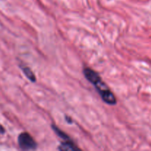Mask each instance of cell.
Returning a JSON list of instances; mask_svg holds the SVG:
<instances>
[{"mask_svg":"<svg viewBox=\"0 0 151 151\" xmlns=\"http://www.w3.org/2000/svg\"><path fill=\"white\" fill-rule=\"evenodd\" d=\"M19 145L22 150H35L37 144L28 133H22L18 138Z\"/></svg>","mask_w":151,"mask_h":151,"instance_id":"obj_1","label":"cell"},{"mask_svg":"<svg viewBox=\"0 0 151 151\" xmlns=\"http://www.w3.org/2000/svg\"><path fill=\"white\" fill-rule=\"evenodd\" d=\"M58 150H78L77 146H75L71 140H66L64 142L61 143L58 147Z\"/></svg>","mask_w":151,"mask_h":151,"instance_id":"obj_2","label":"cell"},{"mask_svg":"<svg viewBox=\"0 0 151 151\" xmlns=\"http://www.w3.org/2000/svg\"><path fill=\"white\" fill-rule=\"evenodd\" d=\"M22 71H23L24 75H26V77L29 81H32V82H35L36 78H35V75H34L33 72H32V70L29 67H22Z\"/></svg>","mask_w":151,"mask_h":151,"instance_id":"obj_3","label":"cell"},{"mask_svg":"<svg viewBox=\"0 0 151 151\" xmlns=\"http://www.w3.org/2000/svg\"><path fill=\"white\" fill-rule=\"evenodd\" d=\"M52 128H53V130L55 131V132L57 134V135L58 136V137H60V138L63 139L64 140H70V139H69V137H68L67 135H66V134H65L64 132H63L62 131H60V129H59L58 127L55 126V125H52Z\"/></svg>","mask_w":151,"mask_h":151,"instance_id":"obj_4","label":"cell"},{"mask_svg":"<svg viewBox=\"0 0 151 151\" xmlns=\"http://www.w3.org/2000/svg\"><path fill=\"white\" fill-rule=\"evenodd\" d=\"M4 129L1 125H0V134H4Z\"/></svg>","mask_w":151,"mask_h":151,"instance_id":"obj_5","label":"cell"}]
</instances>
